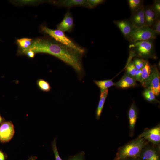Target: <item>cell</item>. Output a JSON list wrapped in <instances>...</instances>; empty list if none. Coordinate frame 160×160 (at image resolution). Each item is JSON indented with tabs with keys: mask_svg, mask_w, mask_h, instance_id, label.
<instances>
[{
	"mask_svg": "<svg viewBox=\"0 0 160 160\" xmlns=\"http://www.w3.org/2000/svg\"><path fill=\"white\" fill-rule=\"evenodd\" d=\"M25 50H32L35 53H42L52 55L71 66L80 78L83 75L82 58L85 53L55 40L37 39L32 41L29 47Z\"/></svg>",
	"mask_w": 160,
	"mask_h": 160,
	"instance_id": "cell-1",
	"label": "cell"
},
{
	"mask_svg": "<svg viewBox=\"0 0 160 160\" xmlns=\"http://www.w3.org/2000/svg\"><path fill=\"white\" fill-rule=\"evenodd\" d=\"M148 142L143 138L138 137L119 148L114 160H122L129 157L138 158L142 149Z\"/></svg>",
	"mask_w": 160,
	"mask_h": 160,
	"instance_id": "cell-2",
	"label": "cell"
},
{
	"mask_svg": "<svg viewBox=\"0 0 160 160\" xmlns=\"http://www.w3.org/2000/svg\"><path fill=\"white\" fill-rule=\"evenodd\" d=\"M41 30L42 32L49 36L56 41L85 53L86 50L84 48L76 43L63 32L57 29H51L45 26H42Z\"/></svg>",
	"mask_w": 160,
	"mask_h": 160,
	"instance_id": "cell-3",
	"label": "cell"
},
{
	"mask_svg": "<svg viewBox=\"0 0 160 160\" xmlns=\"http://www.w3.org/2000/svg\"><path fill=\"white\" fill-rule=\"evenodd\" d=\"M157 34L152 28L148 26L133 28L127 37L132 43L137 41L148 40L156 38Z\"/></svg>",
	"mask_w": 160,
	"mask_h": 160,
	"instance_id": "cell-4",
	"label": "cell"
},
{
	"mask_svg": "<svg viewBox=\"0 0 160 160\" xmlns=\"http://www.w3.org/2000/svg\"><path fill=\"white\" fill-rule=\"evenodd\" d=\"M140 160H160V145L148 142L142 149L138 158Z\"/></svg>",
	"mask_w": 160,
	"mask_h": 160,
	"instance_id": "cell-5",
	"label": "cell"
},
{
	"mask_svg": "<svg viewBox=\"0 0 160 160\" xmlns=\"http://www.w3.org/2000/svg\"><path fill=\"white\" fill-rule=\"evenodd\" d=\"M138 137L154 144H160V125L159 124L151 128H146Z\"/></svg>",
	"mask_w": 160,
	"mask_h": 160,
	"instance_id": "cell-6",
	"label": "cell"
},
{
	"mask_svg": "<svg viewBox=\"0 0 160 160\" xmlns=\"http://www.w3.org/2000/svg\"><path fill=\"white\" fill-rule=\"evenodd\" d=\"M15 133L14 126L11 121L2 123L0 126V141L3 143L9 141Z\"/></svg>",
	"mask_w": 160,
	"mask_h": 160,
	"instance_id": "cell-7",
	"label": "cell"
},
{
	"mask_svg": "<svg viewBox=\"0 0 160 160\" xmlns=\"http://www.w3.org/2000/svg\"><path fill=\"white\" fill-rule=\"evenodd\" d=\"M129 47L135 48L139 55L146 56L152 52L153 46L152 42L148 40L136 41L132 43Z\"/></svg>",
	"mask_w": 160,
	"mask_h": 160,
	"instance_id": "cell-8",
	"label": "cell"
},
{
	"mask_svg": "<svg viewBox=\"0 0 160 160\" xmlns=\"http://www.w3.org/2000/svg\"><path fill=\"white\" fill-rule=\"evenodd\" d=\"M160 73L157 67H154L151 69V76L147 87L155 95H159L160 92Z\"/></svg>",
	"mask_w": 160,
	"mask_h": 160,
	"instance_id": "cell-9",
	"label": "cell"
},
{
	"mask_svg": "<svg viewBox=\"0 0 160 160\" xmlns=\"http://www.w3.org/2000/svg\"><path fill=\"white\" fill-rule=\"evenodd\" d=\"M145 8L143 6L133 13L131 19V24L133 28L147 26L145 18Z\"/></svg>",
	"mask_w": 160,
	"mask_h": 160,
	"instance_id": "cell-10",
	"label": "cell"
},
{
	"mask_svg": "<svg viewBox=\"0 0 160 160\" xmlns=\"http://www.w3.org/2000/svg\"><path fill=\"white\" fill-rule=\"evenodd\" d=\"M73 19L69 10L65 13L62 20L57 26V29L63 32H71L73 27Z\"/></svg>",
	"mask_w": 160,
	"mask_h": 160,
	"instance_id": "cell-11",
	"label": "cell"
},
{
	"mask_svg": "<svg viewBox=\"0 0 160 160\" xmlns=\"http://www.w3.org/2000/svg\"><path fill=\"white\" fill-rule=\"evenodd\" d=\"M137 116V110L135 103H133L130 107L128 112L129 135L130 137H132L134 135Z\"/></svg>",
	"mask_w": 160,
	"mask_h": 160,
	"instance_id": "cell-12",
	"label": "cell"
},
{
	"mask_svg": "<svg viewBox=\"0 0 160 160\" xmlns=\"http://www.w3.org/2000/svg\"><path fill=\"white\" fill-rule=\"evenodd\" d=\"M59 6L67 7L80 6L88 8L87 0H61L55 1Z\"/></svg>",
	"mask_w": 160,
	"mask_h": 160,
	"instance_id": "cell-13",
	"label": "cell"
},
{
	"mask_svg": "<svg viewBox=\"0 0 160 160\" xmlns=\"http://www.w3.org/2000/svg\"><path fill=\"white\" fill-rule=\"evenodd\" d=\"M113 22L120 29L123 34L126 37H128L133 28L131 23L124 20L114 21Z\"/></svg>",
	"mask_w": 160,
	"mask_h": 160,
	"instance_id": "cell-14",
	"label": "cell"
},
{
	"mask_svg": "<svg viewBox=\"0 0 160 160\" xmlns=\"http://www.w3.org/2000/svg\"><path fill=\"white\" fill-rule=\"evenodd\" d=\"M136 84L135 79L127 74L115 84L117 86L121 88H126L134 86Z\"/></svg>",
	"mask_w": 160,
	"mask_h": 160,
	"instance_id": "cell-15",
	"label": "cell"
},
{
	"mask_svg": "<svg viewBox=\"0 0 160 160\" xmlns=\"http://www.w3.org/2000/svg\"><path fill=\"white\" fill-rule=\"evenodd\" d=\"M142 69V74L140 82L143 87H146L148 86L151 73V69L148 62H145Z\"/></svg>",
	"mask_w": 160,
	"mask_h": 160,
	"instance_id": "cell-16",
	"label": "cell"
},
{
	"mask_svg": "<svg viewBox=\"0 0 160 160\" xmlns=\"http://www.w3.org/2000/svg\"><path fill=\"white\" fill-rule=\"evenodd\" d=\"M157 17L153 6L145 9V18L147 26H152Z\"/></svg>",
	"mask_w": 160,
	"mask_h": 160,
	"instance_id": "cell-17",
	"label": "cell"
},
{
	"mask_svg": "<svg viewBox=\"0 0 160 160\" xmlns=\"http://www.w3.org/2000/svg\"><path fill=\"white\" fill-rule=\"evenodd\" d=\"M108 91V89L103 92H101L100 100L96 111V118L97 119H99L101 116Z\"/></svg>",
	"mask_w": 160,
	"mask_h": 160,
	"instance_id": "cell-18",
	"label": "cell"
},
{
	"mask_svg": "<svg viewBox=\"0 0 160 160\" xmlns=\"http://www.w3.org/2000/svg\"><path fill=\"white\" fill-rule=\"evenodd\" d=\"M95 83L99 87L100 92H103L108 89L111 87L115 85V83L111 80H107L101 81L95 80Z\"/></svg>",
	"mask_w": 160,
	"mask_h": 160,
	"instance_id": "cell-19",
	"label": "cell"
},
{
	"mask_svg": "<svg viewBox=\"0 0 160 160\" xmlns=\"http://www.w3.org/2000/svg\"><path fill=\"white\" fill-rule=\"evenodd\" d=\"M18 44L21 49V51L28 49L32 43V39L24 38L17 39Z\"/></svg>",
	"mask_w": 160,
	"mask_h": 160,
	"instance_id": "cell-20",
	"label": "cell"
},
{
	"mask_svg": "<svg viewBox=\"0 0 160 160\" xmlns=\"http://www.w3.org/2000/svg\"><path fill=\"white\" fill-rule=\"evenodd\" d=\"M37 84L39 88L45 92L50 91L51 87L50 84L43 79H39L37 81Z\"/></svg>",
	"mask_w": 160,
	"mask_h": 160,
	"instance_id": "cell-21",
	"label": "cell"
},
{
	"mask_svg": "<svg viewBox=\"0 0 160 160\" xmlns=\"http://www.w3.org/2000/svg\"><path fill=\"white\" fill-rule=\"evenodd\" d=\"M129 4L133 13L135 12L142 5V1L140 0H129Z\"/></svg>",
	"mask_w": 160,
	"mask_h": 160,
	"instance_id": "cell-22",
	"label": "cell"
},
{
	"mask_svg": "<svg viewBox=\"0 0 160 160\" xmlns=\"http://www.w3.org/2000/svg\"><path fill=\"white\" fill-rule=\"evenodd\" d=\"M143 95L145 98L148 101H153L155 100L154 95L150 90L148 88L144 91Z\"/></svg>",
	"mask_w": 160,
	"mask_h": 160,
	"instance_id": "cell-23",
	"label": "cell"
},
{
	"mask_svg": "<svg viewBox=\"0 0 160 160\" xmlns=\"http://www.w3.org/2000/svg\"><path fill=\"white\" fill-rule=\"evenodd\" d=\"M137 70L134 63H131L127 67V74L135 78V73Z\"/></svg>",
	"mask_w": 160,
	"mask_h": 160,
	"instance_id": "cell-24",
	"label": "cell"
},
{
	"mask_svg": "<svg viewBox=\"0 0 160 160\" xmlns=\"http://www.w3.org/2000/svg\"><path fill=\"white\" fill-rule=\"evenodd\" d=\"M105 1L103 0H87L88 8L91 9L104 3Z\"/></svg>",
	"mask_w": 160,
	"mask_h": 160,
	"instance_id": "cell-25",
	"label": "cell"
},
{
	"mask_svg": "<svg viewBox=\"0 0 160 160\" xmlns=\"http://www.w3.org/2000/svg\"><path fill=\"white\" fill-rule=\"evenodd\" d=\"M52 145L55 160H62L60 157L58 152L56 145V140L55 138L53 141L52 143Z\"/></svg>",
	"mask_w": 160,
	"mask_h": 160,
	"instance_id": "cell-26",
	"label": "cell"
},
{
	"mask_svg": "<svg viewBox=\"0 0 160 160\" xmlns=\"http://www.w3.org/2000/svg\"><path fill=\"white\" fill-rule=\"evenodd\" d=\"M153 25V28H151L157 35H159L160 34V20L159 17L157 18Z\"/></svg>",
	"mask_w": 160,
	"mask_h": 160,
	"instance_id": "cell-27",
	"label": "cell"
},
{
	"mask_svg": "<svg viewBox=\"0 0 160 160\" xmlns=\"http://www.w3.org/2000/svg\"><path fill=\"white\" fill-rule=\"evenodd\" d=\"M155 11L157 17H159L160 13V1H155L154 6L153 7Z\"/></svg>",
	"mask_w": 160,
	"mask_h": 160,
	"instance_id": "cell-28",
	"label": "cell"
},
{
	"mask_svg": "<svg viewBox=\"0 0 160 160\" xmlns=\"http://www.w3.org/2000/svg\"><path fill=\"white\" fill-rule=\"evenodd\" d=\"M84 154L83 152H81L71 158L68 160H84Z\"/></svg>",
	"mask_w": 160,
	"mask_h": 160,
	"instance_id": "cell-29",
	"label": "cell"
},
{
	"mask_svg": "<svg viewBox=\"0 0 160 160\" xmlns=\"http://www.w3.org/2000/svg\"><path fill=\"white\" fill-rule=\"evenodd\" d=\"M142 74V69H137L135 73V79L136 80L141 82Z\"/></svg>",
	"mask_w": 160,
	"mask_h": 160,
	"instance_id": "cell-30",
	"label": "cell"
},
{
	"mask_svg": "<svg viewBox=\"0 0 160 160\" xmlns=\"http://www.w3.org/2000/svg\"><path fill=\"white\" fill-rule=\"evenodd\" d=\"M23 53L26 54L28 57L31 58L34 57L35 56V52L31 50H25L22 51Z\"/></svg>",
	"mask_w": 160,
	"mask_h": 160,
	"instance_id": "cell-31",
	"label": "cell"
},
{
	"mask_svg": "<svg viewBox=\"0 0 160 160\" xmlns=\"http://www.w3.org/2000/svg\"><path fill=\"white\" fill-rule=\"evenodd\" d=\"M135 61L138 64L141 68H142L145 62L144 60L140 59H137L135 60Z\"/></svg>",
	"mask_w": 160,
	"mask_h": 160,
	"instance_id": "cell-32",
	"label": "cell"
},
{
	"mask_svg": "<svg viewBox=\"0 0 160 160\" xmlns=\"http://www.w3.org/2000/svg\"><path fill=\"white\" fill-rule=\"evenodd\" d=\"M5 156L4 153L0 151V160H5Z\"/></svg>",
	"mask_w": 160,
	"mask_h": 160,
	"instance_id": "cell-33",
	"label": "cell"
},
{
	"mask_svg": "<svg viewBox=\"0 0 160 160\" xmlns=\"http://www.w3.org/2000/svg\"><path fill=\"white\" fill-rule=\"evenodd\" d=\"M122 160H140L138 158L129 157L125 158Z\"/></svg>",
	"mask_w": 160,
	"mask_h": 160,
	"instance_id": "cell-34",
	"label": "cell"
},
{
	"mask_svg": "<svg viewBox=\"0 0 160 160\" xmlns=\"http://www.w3.org/2000/svg\"><path fill=\"white\" fill-rule=\"evenodd\" d=\"M3 121V118L0 115V124Z\"/></svg>",
	"mask_w": 160,
	"mask_h": 160,
	"instance_id": "cell-35",
	"label": "cell"
}]
</instances>
